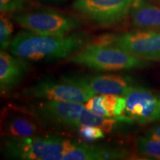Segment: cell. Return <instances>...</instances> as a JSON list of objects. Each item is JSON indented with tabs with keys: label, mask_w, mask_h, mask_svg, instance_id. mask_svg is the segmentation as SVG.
Masks as SVG:
<instances>
[{
	"label": "cell",
	"mask_w": 160,
	"mask_h": 160,
	"mask_svg": "<svg viewBox=\"0 0 160 160\" xmlns=\"http://www.w3.org/2000/svg\"><path fill=\"white\" fill-rule=\"evenodd\" d=\"M92 39L91 35L85 32L47 36L25 30L12 39L8 50L11 54L28 61H58L71 57L88 45Z\"/></svg>",
	"instance_id": "1"
},
{
	"label": "cell",
	"mask_w": 160,
	"mask_h": 160,
	"mask_svg": "<svg viewBox=\"0 0 160 160\" xmlns=\"http://www.w3.org/2000/svg\"><path fill=\"white\" fill-rule=\"evenodd\" d=\"M78 140L61 135H34L2 138L1 149L10 159L62 160Z\"/></svg>",
	"instance_id": "2"
},
{
	"label": "cell",
	"mask_w": 160,
	"mask_h": 160,
	"mask_svg": "<svg viewBox=\"0 0 160 160\" xmlns=\"http://www.w3.org/2000/svg\"><path fill=\"white\" fill-rule=\"evenodd\" d=\"M70 62L97 71H128L151 65L141 59L117 47L90 42L68 58Z\"/></svg>",
	"instance_id": "3"
},
{
	"label": "cell",
	"mask_w": 160,
	"mask_h": 160,
	"mask_svg": "<svg viewBox=\"0 0 160 160\" xmlns=\"http://www.w3.org/2000/svg\"><path fill=\"white\" fill-rule=\"evenodd\" d=\"M85 109L82 103L57 100H43L17 107L18 111L31 116L44 130L53 131H77Z\"/></svg>",
	"instance_id": "4"
},
{
	"label": "cell",
	"mask_w": 160,
	"mask_h": 160,
	"mask_svg": "<svg viewBox=\"0 0 160 160\" xmlns=\"http://www.w3.org/2000/svg\"><path fill=\"white\" fill-rule=\"evenodd\" d=\"M12 18L24 29L47 36H65L82 26L74 16L47 8H25L13 13Z\"/></svg>",
	"instance_id": "5"
},
{
	"label": "cell",
	"mask_w": 160,
	"mask_h": 160,
	"mask_svg": "<svg viewBox=\"0 0 160 160\" xmlns=\"http://www.w3.org/2000/svg\"><path fill=\"white\" fill-rule=\"evenodd\" d=\"M91 42L114 46L148 61L160 59L159 31L135 30L121 34L106 33L93 39Z\"/></svg>",
	"instance_id": "6"
},
{
	"label": "cell",
	"mask_w": 160,
	"mask_h": 160,
	"mask_svg": "<svg viewBox=\"0 0 160 160\" xmlns=\"http://www.w3.org/2000/svg\"><path fill=\"white\" fill-rule=\"evenodd\" d=\"M133 0H74L71 9L92 25L111 28L129 16Z\"/></svg>",
	"instance_id": "7"
},
{
	"label": "cell",
	"mask_w": 160,
	"mask_h": 160,
	"mask_svg": "<svg viewBox=\"0 0 160 160\" xmlns=\"http://www.w3.org/2000/svg\"><path fill=\"white\" fill-rule=\"evenodd\" d=\"M97 93L91 90L65 82L62 79L45 77L22 91V95L27 98L42 100L85 103Z\"/></svg>",
	"instance_id": "8"
},
{
	"label": "cell",
	"mask_w": 160,
	"mask_h": 160,
	"mask_svg": "<svg viewBox=\"0 0 160 160\" xmlns=\"http://www.w3.org/2000/svg\"><path fill=\"white\" fill-rule=\"evenodd\" d=\"M124 97L126 117L140 125L160 122V92L133 85Z\"/></svg>",
	"instance_id": "9"
},
{
	"label": "cell",
	"mask_w": 160,
	"mask_h": 160,
	"mask_svg": "<svg viewBox=\"0 0 160 160\" xmlns=\"http://www.w3.org/2000/svg\"><path fill=\"white\" fill-rule=\"evenodd\" d=\"M60 79L65 82L88 88L96 93L124 96L133 85V79L128 76L117 74L90 75L85 73H68Z\"/></svg>",
	"instance_id": "10"
},
{
	"label": "cell",
	"mask_w": 160,
	"mask_h": 160,
	"mask_svg": "<svg viewBox=\"0 0 160 160\" xmlns=\"http://www.w3.org/2000/svg\"><path fill=\"white\" fill-rule=\"evenodd\" d=\"M131 157V151L122 145L83 143L78 140L62 160H121Z\"/></svg>",
	"instance_id": "11"
},
{
	"label": "cell",
	"mask_w": 160,
	"mask_h": 160,
	"mask_svg": "<svg viewBox=\"0 0 160 160\" xmlns=\"http://www.w3.org/2000/svg\"><path fill=\"white\" fill-rule=\"evenodd\" d=\"M28 60L10 54L5 51L0 53V92L8 93L21 83L29 73L31 66Z\"/></svg>",
	"instance_id": "12"
},
{
	"label": "cell",
	"mask_w": 160,
	"mask_h": 160,
	"mask_svg": "<svg viewBox=\"0 0 160 160\" xmlns=\"http://www.w3.org/2000/svg\"><path fill=\"white\" fill-rule=\"evenodd\" d=\"M128 17L135 30L160 31V7L148 0H133Z\"/></svg>",
	"instance_id": "13"
},
{
	"label": "cell",
	"mask_w": 160,
	"mask_h": 160,
	"mask_svg": "<svg viewBox=\"0 0 160 160\" xmlns=\"http://www.w3.org/2000/svg\"><path fill=\"white\" fill-rule=\"evenodd\" d=\"M4 118L2 126L3 136L30 137L42 134L43 128L31 116L17 110Z\"/></svg>",
	"instance_id": "14"
},
{
	"label": "cell",
	"mask_w": 160,
	"mask_h": 160,
	"mask_svg": "<svg viewBox=\"0 0 160 160\" xmlns=\"http://www.w3.org/2000/svg\"><path fill=\"white\" fill-rule=\"evenodd\" d=\"M136 147L139 155L147 159L160 160V140L139 136L136 138Z\"/></svg>",
	"instance_id": "15"
},
{
	"label": "cell",
	"mask_w": 160,
	"mask_h": 160,
	"mask_svg": "<svg viewBox=\"0 0 160 160\" xmlns=\"http://www.w3.org/2000/svg\"><path fill=\"white\" fill-rule=\"evenodd\" d=\"M102 105L108 117L124 116L126 107V99L122 95L105 93L102 94Z\"/></svg>",
	"instance_id": "16"
},
{
	"label": "cell",
	"mask_w": 160,
	"mask_h": 160,
	"mask_svg": "<svg viewBox=\"0 0 160 160\" xmlns=\"http://www.w3.org/2000/svg\"><path fill=\"white\" fill-rule=\"evenodd\" d=\"M13 33V25L7 13H1L0 17V48L1 51L8 48Z\"/></svg>",
	"instance_id": "17"
},
{
	"label": "cell",
	"mask_w": 160,
	"mask_h": 160,
	"mask_svg": "<svg viewBox=\"0 0 160 160\" xmlns=\"http://www.w3.org/2000/svg\"><path fill=\"white\" fill-rule=\"evenodd\" d=\"M78 133L82 139L87 141H96V140L102 139L105 137V132L97 126L83 125L77 130Z\"/></svg>",
	"instance_id": "18"
},
{
	"label": "cell",
	"mask_w": 160,
	"mask_h": 160,
	"mask_svg": "<svg viewBox=\"0 0 160 160\" xmlns=\"http://www.w3.org/2000/svg\"><path fill=\"white\" fill-rule=\"evenodd\" d=\"M27 7V0H0L1 13H14Z\"/></svg>",
	"instance_id": "19"
},
{
	"label": "cell",
	"mask_w": 160,
	"mask_h": 160,
	"mask_svg": "<svg viewBox=\"0 0 160 160\" xmlns=\"http://www.w3.org/2000/svg\"><path fill=\"white\" fill-rule=\"evenodd\" d=\"M85 107L88 111L101 117H108L107 112L102 105V94L93 96L85 102Z\"/></svg>",
	"instance_id": "20"
},
{
	"label": "cell",
	"mask_w": 160,
	"mask_h": 160,
	"mask_svg": "<svg viewBox=\"0 0 160 160\" xmlns=\"http://www.w3.org/2000/svg\"><path fill=\"white\" fill-rule=\"evenodd\" d=\"M145 136L151 139L160 140V125H155L145 132Z\"/></svg>",
	"instance_id": "21"
},
{
	"label": "cell",
	"mask_w": 160,
	"mask_h": 160,
	"mask_svg": "<svg viewBox=\"0 0 160 160\" xmlns=\"http://www.w3.org/2000/svg\"><path fill=\"white\" fill-rule=\"evenodd\" d=\"M38 2L45 4V5H58V4H61L65 2L68 0H36Z\"/></svg>",
	"instance_id": "22"
},
{
	"label": "cell",
	"mask_w": 160,
	"mask_h": 160,
	"mask_svg": "<svg viewBox=\"0 0 160 160\" xmlns=\"http://www.w3.org/2000/svg\"><path fill=\"white\" fill-rule=\"evenodd\" d=\"M154 1H156V2H159V3H160V0H154Z\"/></svg>",
	"instance_id": "23"
},
{
	"label": "cell",
	"mask_w": 160,
	"mask_h": 160,
	"mask_svg": "<svg viewBox=\"0 0 160 160\" xmlns=\"http://www.w3.org/2000/svg\"><path fill=\"white\" fill-rule=\"evenodd\" d=\"M158 61H159V62H160V59H159V60H158Z\"/></svg>",
	"instance_id": "24"
},
{
	"label": "cell",
	"mask_w": 160,
	"mask_h": 160,
	"mask_svg": "<svg viewBox=\"0 0 160 160\" xmlns=\"http://www.w3.org/2000/svg\"></svg>",
	"instance_id": "25"
}]
</instances>
